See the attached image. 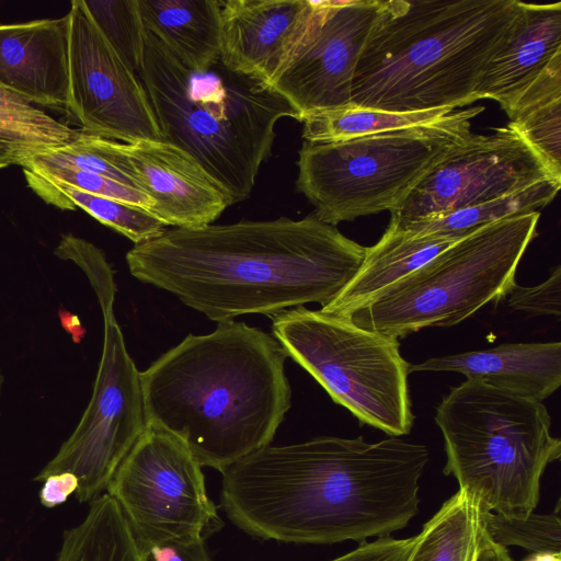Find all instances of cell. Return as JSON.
I'll use <instances>...</instances> for the list:
<instances>
[{"label": "cell", "instance_id": "cell-1", "mask_svg": "<svg viewBox=\"0 0 561 561\" xmlns=\"http://www.w3.org/2000/svg\"><path fill=\"white\" fill-rule=\"evenodd\" d=\"M428 461L425 445L394 436L267 445L221 472L220 506L257 539L360 543L403 529L417 515Z\"/></svg>", "mask_w": 561, "mask_h": 561}, {"label": "cell", "instance_id": "cell-2", "mask_svg": "<svg viewBox=\"0 0 561 561\" xmlns=\"http://www.w3.org/2000/svg\"><path fill=\"white\" fill-rule=\"evenodd\" d=\"M365 247L314 215L167 229L126 254L130 274L217 323L331 301Z\"/></svg>", "mask_w": 561, "mask_h": 561}, {"label": "cell", "instance_id": "cell-3", "mask_svg": "<svg viewBox=\"0 0 561 561\" xmlns=\"http://www.w3.org/2000/svg\"><path fill=\"white\" fill-rule=\"evenodd\" d=\"M286 358L272 334L244 322L190 334L140 373L147 425L224 472L271 445L291 404Z\"/></svg>", "mask_w": 561, "mask_h": 561}, {"label": "cell", "instance_id": "cell-4", "mask_svg": "<svg viewBox=\"0 0 561 561\" xmlns=\"http://www.w3.org/2000/svg\"><path fill=\"white\" fill-rule=\"evenodd\" d=\"M519 10V0H380L351 103L413 113L476 102Z\"/></svg>", "mask_w": 561, "mask_h": 561}, {"label": "cell", "instance_id": "cell-5", "mask_svg": "<svg viewBox=\"0 0 561 561\" xmlns=\"http://www.w3.org/2000/svg\"><path fill=\"white\" fill-rule=\"evenodd\" d=\"M138 75L161 139L190 153L230 196L247 199L272 154L279 119L296 113L263 81L219 58L193 69L146 31Z\"/></svg>", "mask_w": 561, "mask_h": 561}, {"label": "cell", "instance_id": "cell-6", "mask_svg": "<svg viewBox=\"0 0 561 561\" xmlns=\"http://www.w3.org/2000/svg\"><path fill=\"white\" fill-rule=\"evenodd\" d=\"M444 438V473L481 507L526 517L538 505L547 466L560 459L561 440L541 401L466 379L436 407Z\"/></svg>", "mask_w": 561, "mask_h": 561}, {"label": "cell", "instance_id": "cell-7", "mask_svg": "<svg viewBox=\"0 0 561 561\" xmlns=\"http://www.w3.org/2000/svg\"><path fill=\"white\" fill-rule=\"evenodd\" d=\"M483 106L455 110L435 121L335 142L304 141L296 188L321 221L336 226L392 211L419 181L471 133Z\"/></svg>", "mask_w": 561, "mask_h": 561}, {"label": "cell", "instance_id": "cell-8", "mask_svg": "<svg viewBox=\"0 0 561 561\" xmlns=\"http://www.w3.org/2000/svg\"><path fill=\"white\" fill-rule=\"evenodd\" d=\"M539 211L492 222L454 242L348 319L399 339L455 325L497 304L516 284L517 266L537 234Z\"/></svg>", "mask_w": 561, "mask_h": 561}, {"label": "cell", "instance_id": "cell-9", "mask_svg": "<svg viewBox=\"0 0 561 561\" xmlns=\"http://www.w3.org/2000/svg\"><path fill=\"white\" fill-rule=\"evenodd\" d=\"M272 318V335L287 357L307 370L362 424L389 436L407 435L414 414L408 388L410 363L399 340L351 319L305 307Z\"/></svg>", "mask_w": 561, "mask_h": 561}, {"label": "cell", "instance_id": "cell-10", "mask_svg": "<svg viewBox=\"0 0 561 561\" xmlns=\"http://www.w3.org/2000/svg\"><path fill=\"white\" fill-rule=\"evenodd\" d=\"M140 554L172 542L205 540L222 527L202 467L175 435L148 426L107 488Z\"/></svg>", "mask_w": 561, "mask_h": 561}, {"label": "cell", "instance_id": "cell-11", "mask_svg": "<svg viewBox=\"0 0 561 561\" xmlns=\"http://www.w3.org/2000/svg\"><path fill=\"white\" fill-rule=\"evenodd\" d=\"M104 339L90 402L72 434L35 481L70 472L76 499L91 502L105 490L117 468L147 428L140 371L129 356L114 309H102Z\"/></svg>", "mask_w": 561, "mask_h": 561}, {"label": "cell", "instance_id": "cell-12", "mask_svg": "<svg viewBox=\"0 0 561 561\" xmlns=\"http://www.w3.org/2000/svg\"><path fill=\"white\" fill-rule=\"evenodd\" d=\"M556 179L510 125L489 135L471 134L449 150L390 211L389 225L428 220Z\"/></svg>", "mask_w": 561, "mask_h": 561}, {"label": "cell", "instance_id": "cell-13", "mask_svg": "<svg viewBox=\"0 0 561 561\" xmlns=\"http://www.w3.org/2000/svg\"><path fill=\"white\" fill-rule=\"evenodd\" d=\"M67 20L68 92L66 110L80 130L130 144L161 139L140 79L73 0Z\"/></svg>", "mask_w": 561, "mask_h": 561}, {"label": "cell", "instance_id": "cell-14", "mask_svg": "<svg viewBox=\"0 0 561 561\" xmlns=\"http://www.w3.org/2000/svg\"><path fill=\"white\" fill-rule=\"evenodd\" d=\"M380 0H314L313 10L270 87L302 119L351 103L355 68Z\"/></svg>", "mask_w": 561, "mask_h": 561}, {"label": "cell", "instance_id": "cell-15", "mask_svg": "<svg viewBox=\"0 0 561 561\" xmlns=\"http://www.w3.org/2000/svg\"><path fill=\"white\" fill-rule=\"evenodd\" d=\"M149 209L167 226L198 228L213 224L232 199L186 151L162 139L126 144Z\"/></svg>", "mask_w": 561, "mask_h": 561}, {"label": "cell", "instance_id": "cell-16", "mask_svg": "<svg viewBox=\"0 0 561 561\" xmlns=\"http://www.w3.org/2000/svg\"><path fill=\"white\" fill-rule=\"evenodd\" d=\"M314 0H220L222 62L270 85Z\"/></svg>", "mask_w": 561, "mask_h": 561}, {"label": "cell", "instance_id": "cell-17", "mask_svg": "<svg viewBox=\"0 0 561 561\" xmlns=\"http://www.w3.org/2000/svg\"><path fill=\"white\" fill-rule=\"evenodd\" d=\"M0 87L32 104L66 110V16L0 24Z\"/></svg>", "mask_w": 561, "mask_h": 561}, {"label": "cell", "instance_id": "cell-18", "mask_svg": "<svg viewBox=\"0 0 561 561\" xmlns=\"http://www.w3.org/2000/svg\"><path fill=\"white\" fill-rule=\"evenodd\" d=\"M559 54L561 2L534 4L520 1L508 37L483 71L476 100H494L507 114Z\"/></svg>", "mask_w": 561, "mask_h": 561}, {"label": "cell", "instance_id": "cell-19", "mask_svg": "<svg viewBox=\"0 0 561 561\" xmlns=\"http://www.w3.org/2000/svg\"><path fill=\"white\" fill-rule=\"evenodd\" d=\"M449 371L502 391L541 401L561 385V343H506L499 346L431 357L410 364V373Z\"/></svg>", "mask_w": 561, "mask_h": 561}, {"label": "cell", "instance_id": "cell-20", "mask_svg": "<svg viewBox=\"0 0 561 561\" xmlns=\"http://www.w3.org/2000/svg\"><path fill=\"white\" fill-rule=\"evenodd\" d=\"M460 239L412 233L388 225L343 289L320 310L348 318Z\"/></svg>", "mask_w": 561, "mask_h": 561}, {"label": "cell", "instance_id": "cell-21", "mask_svg": "<svg viewBox=\"0 0 561 561\" xmlns=\"http://www.w3.org/2000/svg\"><path fill=\"white\" fill-rule=\"evenodd\" d=\"M146 31L193 69L221 55L220 0H137Z\"/></svg>", "mask_w": 561, "mask_h": 561}, {"label": "cell", "instance_id": "cell-22", "mask_svg": "<svg viewBox=\"0 0 561 561\" xmlns=\"http://www.w3.org/2000/svg\"><path fill=\"white\" fill-rule=\"evenodd\" d=\"M482 534L479 501L459 489L414 536L405 561H476Z\"/></svg>", "mask_w": 561, "mask_h": 561}, {"label": "cell", "instance_id": "cell-23", "mask_svg": "<svg viewBox=\"0 0 561 561\" xmlns=\"http://www.w3.org/2000/svg\"><path fill=\"white\" fill-rule=\"evenodd\" d=\"M57 561H142L117 502L108 494L90 503L84 519L64 533Z\"/></svg>", "mask_w": 561, "mask_h": 561}, {"label": "cell", "instance_id": "cell-24", "mask_svg": "<svg viewBox=\"0 0 561 561\" xmlns=\"http://www.w3.org/2000/svg\"><path fill=\"white\" fill-rule=\"evenodd\" d=\"M23 173L31 190L47 204L64 210L80 208L135 244L156 239L167 230L168 226L148 209L45 180L26 170Z\"/></svg>", "mask_w": 561, "mask_h": 561}, {"label": "cell", "instance_id": "cell-25", "mask_svg": "<svg viewBox=\"0 0 561 561\" xmlns=\"http://www.w3.org/2000/svg\"><path fill=\"white\" fill-rule=\"evenodd\" d=\"M560 185L561 180H542L496 199L459 208L436 218L396 228L412 233H434L461 239L481 227L504 218L539 211L540 208L553 201L560 190Z\"/></svg>", "mask_w": 561, "mask_h": 561}, {"label": "cell", "instance_id": "cell-26", "mask_svg": "<svg viewBox=\"0 0 561 561\" xmlns=\"http://www.w3.org/2000/svg\"><path fill=\"white\" fill-rule=\"evenodd\" d=\"M455 110L438 108L413 113H396L357 106L318 111L301 123L302 138L307 142H335L356 137L416 126L435 121Z\"/></svg>", "mask_w": 561, "mask_h": 561}, {"label": "cell", "instance_id": "cell-27", "mask_svg": "<svg viewBox=\"0 0 561 561\" xmlns=\"http://www.w3.org/2000/svg\"><path fill=\"white\" fill-rule=\"evenodd\" d=\"M19 165L22 169L62 167L82 170L141 191L127 152L126 142L106 139L81 130L71 142L55 150L30 156Z\"/></svg>", "mask_w": 561, "mask_h": 561}, {"label": "cell", "instance_id": "cell-28", "mask_svg": "<svg viewBox=\"0 0 561 561\" xmlns=\"http://www.w3.org/2000/svg\"><path fill=\"white\" fill-rule=\"evenodd\" d=\"M80 134L37 105L0 87V141L18 149L24 159L58 149ZM23 159V160H24Z\"/></svg>", "mask_w": 561, "mask_h": 561}, {"label": "cell", "instance_id": "cell-29", "mask_svg": "<svg viewBox=\"0 0 561 561\" xmlns=\"http://www.w3.org/2000/svg\"><path fill=\"white\" fill-rule=\"evenodd\" d=\"M83 8L126 66L138 72L146 28L137 0H81Z\"/></svg>", "mask_w": 561, "mask_h": 561}, {"label": "cell", "instance_id": "cell-30", "mask_svg": "<svg viewBox=\"0 0 561 561\" xmlns=\"http://www.w3.org/2000/svg\"><path fill=\"white\" fill-rule=\"evenodd\" d=\"M482 508L486 535L504 547L519 546L533 553H561V505L549 514L533 512L526 517L506 516Z\"/></svg>", "mask_w": 561, "mask_h": 561}, {"label": "cell", "instance_id": "cell-31", "mask_svg": "<svg viewBox=\"0 0 561 561\" xmlns=\"http://www.w3.org/2000/svg\"><path fill=\"white\" fill-rule=\"evenodd\" d=\"M507 124L536 151L551 174L561 179V98L510 117Z\"/></svg>", "mask_w": 561, "mask_h": 561}, {"label": "cell", "instance_id": "cell-32", "mask_svg": "<svg viewBox=\"0 0 561 561\" xmlns=\"http://www.w3.org/2000/svg\"><path fill=\"white\" fill-rule=\"evenodd\" d=\"M62 260H71L87 274L101 309L113 307L116 294L114 274L105 254L91 242L72 233L62 234L54 250Z\"/></svg>", "mask_w": 561, "mask_h": 561}, {"label": "cell", "instance_id": "cell-33", "mask_svg": "<svg viewBox=\"0 0 561 561\" xmlns=\"http://www.w3.org/2000/svg\"><path fill=\"white\" fill-rule=\"evenodd\" d=\"M45 180L59 182L83 192L150 209L152 202L144 192L100 174L62 167L23 168Z\"/></svg>", "mask_w": 561, "mask_h": 561}, {"label": "cell", "instance_id": "cell-34", "mask_svg": "<svg viewBox=\"0 0 561 561\" xmlns=\"http://www.w3.org/2000/svg\"><path fill=\"white\" fill-rule=\"evenodd\" d=\"M507 306L534 316L561 314V267L556 266L541 284L524 287L515 284L506 295Z\"/></svg>", "mask_w": 561, "mask_h": 561}, {"label": "cell", "instance_id": "cell-35", "mask_svg": "<svg viewBox=\"0 0 561 561\" xmlns=\"http://www.w3.org/2000/svg\"><path fill=\"white\" fill-rule=\"evenodd\" d=\"M413 543L414 537H378L374 541L360 542L354 550L330 561H405Z\"/></svg>", "mask_w": 561, "mask_h": 561}, {"label": "cell", "instance_id": "cell-36", "mask_svg": "<svg viewBox=\"0 0 561 561\" xmlns=\"http://www.w3.org/2000/svg\"><path fill=\"white\" fill-rule=\"evenodd\" d=\"M142 561H211L205 540L154 546L141 554Z\"/></svg>", "mask_w": 561, "mask_h": 561}, {"label": "cell", "instance_id": "cell-37", "mask_svg": "<svg viewBox=\"0 0 561 561\" xmlns=\"http://www.w3.org/2000/svg\"><path fill=\"white\" fill-rule=\"evenodd\" d=\"M43 482V486L39 490V500L42 505L47 508L65 503L69 495L78 489V479L70 472L51 474Z\"/></svg>", "mask_w": 561, "mask_h": 561}, {"label": "cell", "instance_id": "cell-38", "mask_svg": "<svg viewBox=\"0 0 561 561\" xmlns=\"http://www.w3.org/2000/svg\"><path fill=\"white\" fill-rule=\"evenodd\" d=\"M476 561H514L506 547L494 542L484 531L480 540Z\"/></svg>", "mask_w": 561, "mask_h": 561}, {"label": "cell", "instance_id": "cell-39", "mask_svg": "<svg viewBox=\"0 0 561 561\" xmlns=\"http://www.w3.org/2000/svg\"><path fill=\"white\" fill-rule=\"evenodd\" d=\"M24 156L11 145L0 141V169L20 164Z\"/></svg>", "mask_w": 561, "mask_h": 561}, {"label": "cell", "instance_id": "cell-40", "mask_svg": "<svg viewBox=\"0 0 561 561\" xmlns=\"http://www.w3.org/2000/svg\"><path fill=\"white\" fill-rule=\"evenodd\" d=\"M524 561H561V553H533Z\"/></svg>", "mask_w": 561, "mask_h": 561}, {"label": "cell", "instance_id": "cell-41", "mask_svg": "<svg viewBox=\"0 0 561 561\" xmlns=\"http://www.w3.org/2000/svg\"><path fill=\"white\" fill-rule=\"evenodd\" d=\"M2 385H3V375L0 370V394H1Z\"/></svg>", "mask_w": 561, "mask_h": 561}]
</instances>
